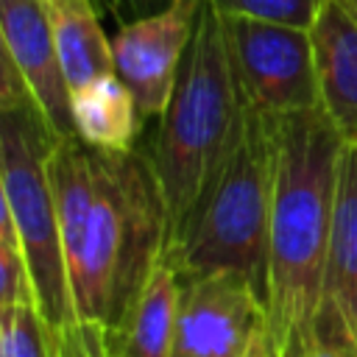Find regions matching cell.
I'll return each instance as SVG.
<instances>
[{
	"mask_svg": "<svg viewBox=\"0 0 357 357\" xmlns=\"http://www.w3.org/2000/svg\"><path fill=\"white\" fill-rule=\"evenodd\" d=\"M318 340L357 354V142H346L340 153Z\"/></svg>",
	"mask_w": 357,
	"mask_h": 357,
	"instance_id": "10",
	"label": "cell"
},
{
	"mask_svg": "<svg viewBox=\"0 0 357 357\" xmlns=\"http://www.w3.org/2000/svg\"><path fill=\"white\" fill-rule=\"evenodd\" d=\"M61 137L50 128L28 84L3 59L0 78V206L20 237L33 296L53 332L75 321L59 209L50 181V153Z\"/></svg>",
	"mask_w": 357,
	"mask_h": 357,
	"instance_id": "5",
	"label": "cell"
},
{
	"mask_svg": "<svg viewBox=\"0 0 357 357\" xmlns=\"http://www.w3.org/2000/svg\"><path fill=\"white\" fill-rule=\"evenodd\" d=\"M231 64L248 109L287 117L321 109L310 28L223 17Z\"/></svg>",
	"mask_w": 357,
	"mask_h": 357,
	"instance_id": "6",
	"label": "cell"
},
{
	"mask_svg": "<svg viewBox=\"0 0 357 357\" xmlns=\"http://www.w3.org/2000/svg\"><path fill=\"white\" fill-rule=\"evenodd\" d=\"M321 112L357 142V0H321L310 25Z\"/></svg>",
	"mask_w": 357,
	"mask_h": 357,
	"instance_id": "11",
	"label": "cell"
},
{
	"mask_svg": "<svg viewBox=\"0 0 357 357\" xmlns=\"http://www.w3.org/2000/svg\"><path fill=\"white\" fill-rule=\"evenodd\" d=\"M47 11L70 92L92 78L114 73L112 39L103 33L92 0H50Z\"/></svg>",
	"mask_w": 357,
	"mask_h": 357,
	"instance_id": "14",
	"label": "cell"
},
{
	"mask_svg": "<svg viewBox=\"0 0 357 357\" xmlns=\"http://www.w3.org/2000/svg\"><path fill=\"white\" fill-rule=\"evenodd\" d=\"M220 17L259 20L293 28H310L321 0H206Z\"/></svg>",
	"mask_w": 357,
	"mask_h": 357,
	"instance_id": "17",
	"label": "cell"
},
{
	"mask_svg": "<svg viewBox=\"0 0 357 357\" xmlns=\"http://www.w3.org/2000/svg\"><path fill=\"white\" fill-rule=\"evenodd\" d=\"M181 301V276L162 257L145 279L126 324L112 332L114 346L126 357H170Z\"/></svg>",
	"mask_w": 357,
	"mask_h": 357,
	"instance_id": "13",
	"label": "cell"
},
{
	"mask_svg": "<svg viewBox=\"0 0 357 357\" xmlns=\"http://www.w3.org/2000/svg\"><path fill=\"white\" fill-rule=\"evenodd\" d=\"M273 128L265 332L276 357H310L318 343L337 170L346 142L321 109L273 117Z\"/></svg>",
	"mask_w": 357,
	"mask_h": 357,
	"instance_id": "2",
	"label": "cell"
},
{
	"mask_svg": "<svg viewBox=\"0 0 357 357\" xmlns=\"http://www.w3.org/2000/svg\"><path fill=\"white\" fill-rule=\"evenodd\" d=\"M243 357H276V351H273V346H271V337H268L265 326L251 337V343H248V349H245Z\"/></svg>",
	"mask_w": 357,
	"mask_h": 357,
	"instance_id": "20",
	"label": "cell"
},
{
	"mask_svg": "<svg viewBox=\"0 0 357 357\" xmlns=\"http://www.w3.org/2000/svg\"><path fill=\"white\" fill-rule=\"evenodd\" d=\"M310 357H357L351 349L346 346H337V343H329V340H318L315 349L310 351Z\"/></svg>",
	"mask_w": 357,
	"mask_h": 357,
	"instance_id": "21",
	"label": "cell"
},
{
	"mask_svg": "<svg viewBox=\"0 0 357 357\" xmlns=\"http://www.w3.org/2000/svg\"><path fill=\"white\" fill-rule=\"evenodd\" d=\"M0 357H53V329L36 304L0 307Z\"/></svg>",
	"mask_w": 357,
	"mask_h": 357,
	"instance_id": "15",
	"label": "cell"
},
{
	"mask_svg": "<svg viewBox=\"0 0 357 357\" xmlns=\"http://www.w3.org/2000/svg\"><path fill=\"white\" fill-rule=\"evenodd\" d=\"M112 357H126V354H123V351L114 346V340H112Z\"/></svg>",
	"mask_w": 357,
	"mask_h": 357,
	"instance_id": "22",
	"label": "cell"
},
{
	"mask_svg": "<svg viewBox=\"0 0 357 357\" xmlns=\"http://www.w3.org/2000/svg\"><path fill=\"white\" fill-rule=\"evenodd\" d=\"M265 326V301L234 271L181 276V301L170 357H243Z\"/></svg>",
	"mask_w": 357,
	"mask_h": 357,
	"instance_id": "7",
	"label": "cell"
},
{
	"mask_svg": "<svg viewBox=\"0 0 357 357\" xmlns=\"http://www.w3.org/2000/svg\"><path fill=\"white\" fill-rule=\"evenodd\" d=\"M204 0H170L162 11L120 25L112 36L114 73L131 89L145 123L156 120L173 92Z\"/></svg>",
	"mask_w": 357,
	"mask_h": 357,
	"instance_id": "8",
	"label": "cell"
},
{
	"mask_svg": "<svg viewBox=\"0 0 357 357\" xmlns=\"http://www.w3.org/2000/svg\"><path fill=\"white\" fill-rule=\"evenodd\" d=\"M45 3H50V0H45Z\"/></svg>",
	"mask_w": 357,
	"mask_h": 357,
	"instance_id": "23",
	"label": "cell"
},
{
	"mask_svg": "<svg viewBox=\"0 0 357 357\" xmlns=\"http://www.w3.org/2000/svg\"><path fill=\"white\" fill-rule=\"evenodd\" d=\"M50 181L75 318L117 332L167 243V209L142 145L103 151L64 137Z\"/></svg>",
	"mask_w": 357,
	"mask_h": 357,
	"instance_id": "1",
	"label": "cell"
},
{
	"mask_svg": "<svg viewBox=\"0 0 357 357\" xmlns=\"http://www.w3.org/2000/svg\"><path fill=\"white\" fill-rule=\"evenodd\" d=\"M6 304H36V296L11 215L0 206V307Z\"/></svg>",
	"mask_w": 357,
	"mask_h": 357,
	"instance_id": "16",
	"label": "cell"
},
{
	"mask_svg": "<svg viewBox=\"0 0 357 357\" xmlns=\"http://www.w3.org/2000/svg\"><path fill=\"white\" fill-rule=\"evenodd\" d=\"M53 357H112V332L98 321L75 318L53 332Z\"/></svg>",
	"mask_w": 357,
	"mask_h": 357,
	"instance_id": "18",
	"label": "cell"
},
{
	"mask_svg": "<svg viewBox=\"0 0 357 357\" xmlns=\"http://www.w3.org/2000/svg\"><path fill=\"white\" fill-rule=\"evenodd\" d=\"M75 137L103 151H131L142 139L145 117L117 73L92 78L70 92Z\"/></svg>",
	"mask_w": 357,
	"mask_h": 357,
	"instance_id": "12",
	"label": "cell"
},
{
	"mask_svg": "<svg viewBox=\"0 0 357 357\" xmlns=\"http://www.w3.org/2000/svg\"><path fill=\"white\" fill-rule=\"evenodd\" d=\"M273 117L245 109L243 134L204 195L165 245L178 276L243 273L265 301L273 201Z\"/></svg>",
	"mask_w": 357,
	"mask_h": 357,
	"instance_id": "4",
	"label": "cell"
},
{
	"mask_svg": "<svg viewBox=\"0 0 357 357\" xmlns=\"http://www.w3.org/2000/svg\"><path fill=\"white\" fill-rule=\"evenodd\" d=\"M3 59L28 84L50 128L64 139L75 137L70 84L61 70L53 22L45 0H0Z\"/></svg>",
	"mask_w": 357,
	"mask_h": 357,
	"instance_id": "9",
	"label": "cell"
},
{
	"mask_svg": "<svg viewBox=\"0 0 357 357\" xmlns=\"http://www.w3.org/2000/svg\"><path fill=\"white\" fill-rule=\"evenodd\" d=\"M245 109L226 22L204 0L170 100L156 117V128L139 139L165 195L167 240L234 151L245 126Z\"/></svg>",
	"mask_w": 357,
	"mask_h": 357,
	"instance_id": "3",
	"label": "cell"
},
{
	"mask_svg": "<svg viewBox=\"0 0 357 357\" xmlns=\"http://www.w3.org/2000/svg\"><path fill=\"white\" fill-rule=\"evenodd\" d=\"M106 14H112L120 25H128L139 17H148L153 11H162L170 0H98Z\"/></svg>",
	"mask_w": 357,
	"mask_h": 357,
	"instance_id": "19",
	"label": "cell"
}]
</instances>
